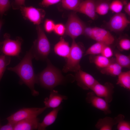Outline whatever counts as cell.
<instances>
[{"label":"cell","instance_id":"obj_1","mask_svg":"<svg viewBox=\"0 0 130 130\" xmlns=\"http://www.w3.org/2000/svg\"><path fill=\"white\" fill-rule=\"evenodd\" d=\"M34 58L31 48L27 52L24 57L17 65L8 68L7 69L16 73L19 77L21 82L30 90L32 95L38 96V92L34 88V85L38 83L37 75L35 73L32 60Z\"/></svg>","mask_w":130,"mask_h":130},{"label":"cell","instance_id":"obj_2","mask_svg":"<svg viewBox=\"0 0 130 130\" xmlns=\"http://www.w3.org/2000/svg\"><path fill=\"white\" fill-rule=\"evenodd\" d=\"M46 67L37 77L38 83L44 87L51 89L64 82L65 78L60 70L47 60Z\"/></svg>","mask_w":130,"mask_h":130},{"label":"cell","instance_id":"obj_3","mask_svg":"<svg viewBox=\"0 0 130 130\" xmlns=\"http://www.w3.org/2000/svg\"><path fill=\"white\" fill-rule=\"evenodd\" d=\"M37 39L33 42L31 49L34 57L37 59H45L49 54L51 50L50 43L42 26L37 25Z\"/></svg>","mask_w":130,"mask_h":130},{"label":"cell","instance_id":"obj_4","mask_svg":"<svg viewBox=\"0 0 130 130\" xmlns=\"http://www.w3.org/2000/svg\"><path fill=\"white\" fill-rule=\"evenodd\" d=\"M69 54L66 58V63L63 69L65 73L71 72L75 73L80 69V61L84 53V48L72 39Z\"/></svg>","mask_w":130,"mask_h":130},{"label":"cell","instance_id":"obj_5","mask_svg":"<svg viewBox=\"0 0 130 130\" xmlns=\"http://www.w3.org/2000/svg\"><path fill=\"white\" fill-rule=\"evenodd\" d=\"M3 38V40L0 42V53L10 57H18L21 51L22 39L17 37L15 39H12L7 33L4 34Z\"/></svg>","mask_w":130,"mask_h":130},{"label":"cell","instance_id":"obj_6","mask_svg":"<svg viewBox=\"0 0 130 130\" xmlns=\"http://www.w3.org/2000/svg\"><path fill=\"white\" fill-rule=\"evenodd\" d=\"M85 24L75 13L69 15L66 24L65 32L72 39L84 34L86 27Z\"/></svg>","mask_w":130,"mask_h":130},{"label":"cell","instance_id":"obj_7","mask_svg":"<svg viewBox=\"0 0 130 130\" xmlns=\"http://www.w3.org/2000/svg\"><path fill=\"white\" fill-rule=\"evenodd\" d=\"M84 34L96 42L107 45L112 44L115 40L114 37L109 31L99 27H86Z\"/></svg>","mask_w":130,"mask_h":130},{"label":"cell","instance_id":"obj_8","mask_svg":"<svg viewBox=\"0 0 130 130\" xmlns=\"http://www.w3.org/2000/svg\"><path fill=\"white\" fill-rule=\"evenodd\" d=\"M47 108H24L20 109L7 118L8 122L15 124L21 120L30 118L37 117Z\"/></svg>","mask_w":130,"mask_h":130},{"label":"cell","instance_id":"obj_9","mask_svg":"<svg viewBox=\"0 0 130 130\" xmlns=\"http://www.w3.org/2000/svg\"><path fill=\"white\" fill-rule=\"evenodd\" d=\"M20 9L25 20L37 25H40L43 22L46 15L45 11L43 9L32 6H22Z\"/></svg>","mask_w":130,"mask_h":130},{"label":"cell","instance_id":"obj_10","mask_svg":"<svg viewBox=\"0 0 130 130\" xmlns=\"http://www.w3.org/2000/svg\"><path fill=\"white\" fill-rule=\"evenodd\" d=\"M114 89V85L110 82H106L103 84L98 81L91 90L97 95L103 98L109 103L112 100Z\"/></svg>","mask_w":130,"mask_h":130},{"label":"cell","instance_id":"obj_11","mask_svg":"<svg viewBox=\"0 0 130 130\" xmlns=\"http://www.w3.org/2000/svg\"><path fill=\"white\" fill-rule=\"evenodd\" d=\"M130 23L126 15L121 12L113 16L107 22V25L110 31L119 32L124 30Z\"/></svg>","mask_w":130,"mask_h":130},{"label":"cell","instance_id":"obj_12","mask_svg":"<svg viewBox=\"0 0 130 130\" xmlns=\"http://www.w3.org/2000/svg\"><path fill=\"white\" fill-rule=\"evenodd\" d=\"M86 101L93 106L103 111L105 115L111 113L109 103L103 98L97 95L93 91L87 94Z\"/></svg>","mask_w":130,"mask_h":130},{"label":"cell","instance_id":"obj_13","mask_svg":"<svg viewBox=\"0 0 130 130\" xmlns=\"http://www.w3.org/2000/svg\"><path fill=\"white\" fill-rule=\"evenodd\" d=\"M75 73L74 79L77 84L84 90H91L98 81L91 75L81 69Z\"/></svg>","mask_w":130,"mask_h":130},{"label":"cell","instance_id":"obj_14","mask_svg":"<svg viewBox=\"0 0 130 130\" xmlns=\"http://www.w3.org/2000/svg\"><path fill=\"white\" fill-rule=\"evenodd\" d=\"M97 0H83L75 12L84 14L93 20H95L97 17L95 11Z\"/></svg>","mask_w":130,"mask_h":130},{"label":"cell","instance_id":"obj_15","mask_svg":"<svg viewBox=\"0 0 130 130\" xmlns=\"http://www.w3.org/2000/svg\"><path fill=\"white\" fill-rule=\"evenodd\" d=\"M124 116L121 114H119L114 118L106 117L99 119L95 127L100 130H111L114 125L117 124L121 120L124 119Z\"/></svg>","mask_w":130,"mask_h":130},{"label":"cell","instance_id":"obj_16","mask_svg":"<svg viewBox=\"0 0 130 130\" xmlns=\"http://www.w3.org/2000/svg\"><path fill=\"white\" fill-rule=\"evenodd\" d=\"M39 119L37 117L27 118L15 124L14 130H32L38 129Z\"/></svg>","mask_w":130,"mask_h":130},{"label":"cell","instance_id":"obj_17","mask_svg":"<svg viewBox=\"0 0 130 130\" xmlns=\"http://www.w3.org/2000/svg\"><path fill=\"white\" fill-rule=\"evenodd\" d=\"M67 99L66 96L59 94L58 91L53 90L51 92L49 97L45 99L44 103L47 108L54 109L59 107L63 101Z\"/></svg>","mask_w":130,"mask_h":130},{"label":"cell","instance_id":"obj_18","mask_svg":"<svg viewBox=\"0 0 130 130\" xmlns=\"http://www.w3.org/2000/svg\"><path fill=\"white\" fill-rule=\"evenodd\" d=\"M70 48L68 42L61 37L59 41L55 45L54 50L57 55L66 58L69 54Z\"/></svg>","mask_w":130,"mask_h":130},{"label":"cell","instance_id":"obj_19","mask_svg":"<svg viewBox=\"0 0 130 130\" xmlns=\"http://www.w3.org/2000/svg\"><path fill=\"white\" fill-rule=\"evenodd\" d=\"M60 109V107L59 106L53 109L46 115L42 122L39 123L37 129L45 130L47 127L53 123L56 120L58 112Z\"/></svg>","mask_w":130,"mask_h":130},{"label":"cell","instance_id":"obj_20","mask_svg":"<svg viewBox=\"0 0 130 130\" xmlns=\"http://www.w3.org/2000/svg\"><path fill=\"white\" fill-rule=\"evenodd\" d=\"M122 68L114 59L107 66L101 69L100 72L103 74L116 77L118 76L122 72Z\"/></svg>","mask_w":130,"mask_h":130},{"label":"cell","instance_id":"obj_21","mask_svg":"<svg viewBox=\"0 0 130 130\" xmlns=\"http://www.w3.org/2000/svg\"><path fill=\"white\" fill-rule=\"evenodd\" d=\"M91 55L89 57L90 61L101 69L106 67L113 61L101 54Z\"/></svg>","mask_w":130,"mask_h":130},{"label":"cell","instance_id":"obj_22","mask_svg":"<svg viewBox=\"0 0 130 130\" xmlns=\"http://www.w3.org/2000/svg\"><path fill=\"white\" fill-rule=\"evenodd\" d=\"M111 0H97L95 7L96 13L101 15L106 14L110 10Z\"/></svg>","mask_w":130,"mask_h":130},{"label":"cell","instance_id":"obj_23","mask_svg":"<svg viewBox=\"0 0 130 130\" xmlns=\"http://www.w3.org/2000/svg\"><path fill=\"white\" fill-rule=\"evenodd\" d=\"M117 84L129 90H130V71L122 72L118 76Z\"/></svg>","mask_w":130,"mask_h":130},{"label":"cell","instance_id":"obj_24","mask_svg":"<svg viewBox=\"0 0 130 130\" xmlns=\"http://www.w3.org/2000/svg\"><path fill=\"white\" fill-rule=\"evenodd\" d=\"M114 54L115 61L122 68H130V55H124L118 52H115Z\"/></svg>","mask_w":130,"mask_h":130},{"label":"cell","instance_id":"obj_25","mask_svg":"<svg viewBox=\"0 0 130 130\" xmlns=\"http://www.w3.org/2000/svg\"><path fill=\"white\" fill-rule=\"evenodd\" d=\"M106 45L103 43L97 42L88 48L84 55L101 54L104 48Z\"/></svg>","mask_w":130,"mask_h":130},{"label":"cell","instance_id":"obj_26","mask_svg":"<svg viewBox=\"0 0 130 130\" xmlns=\"http://www.w3.org/2000/svg\"><path fill=\"white\" fill-rule=\"evenodd\" d=\"M83 0H61L62 6L64 8L75 11Z\"/></svg>","mask_w":130,"mask_h":130},{"label":"cell","instance_id":"obj_27","mask_svg":"<svg viewBox=\"0 0 130 130\" xmlns=\"http://www.w3.org/2000/svg\"><path fill=\"white\" fill-rule=\"evenodd\" d=\"M126 2L125 0H113L110 3V10L116 13H120Z\"/></svg>","mask_w":130,"mask_h":130},{"label":"cell","instance_id":"obj_28","mask_svg":"<svg viewBox=\"0 0 130 130\" xmlns=\"http://www.w3.org/2000/svg\"><path fill=\"white\" fill-rule=\"evenodd\" d=\"M9 0H0V16L2 17L3 15L10 8L11 6Z\"/></svg>","mask_w":130,"mask_h":130},{"label":"cell","instance_id":"obj_29","mask_svg":"<svg viewBox=\"0 0 130 130\" xmlns=\"http://www.w3.org/2000/svg\"><path fill=\"white\" fill-rule=\"evenodd\" d=\"M11 58L0 53V67L4 72L6 66L10 63Z\"/></svg>","mask_w":130,"mask_h":130},{"label":"cell","instance_id":"obj_30","mask_svg":"<svg viewBox=\"0 0 130 130\" xmlns=\"http://www.w3.org/2000/svg\"><path fill=\"white\" fill-rule=\"evenodd\" d=\"M118 45L121 50H129L130 49V40L127 38L121 39L118 42Z\"/></svg>","mask_w":130,"mask_h":130},{"label":"cell","instance_id":"obj_31","mask_svg":"<svg viewBox=\"0 0 130 130\" xmlns=\"http://www.w3.org/2000/svg\"><path fill=\"white\" fill-rule=\"evenodd\" d=\"M55 25L53 20L46 19L45 20L44 24V29L47 32L50 33L53 31Z\"/></svg>","mask_w":130,"mask_h":130},{"label":"cell","instance_id":"obj_32","mask_svg":"<svg viewBox=\"0 0 130 130\" xmlns=\"http://www.w3.org/2000/svg\"><path fill=\"white\" fill-rule=\"evenodd\" d=\"M117 129L118 130H130V123L124 119L120 121L117 124Z\"/></svg>","mask_w":130,"mask_h":130},{"label":"cell","instance_id":"obj_33","mask_svg":"<svg viewBox=\"0 0 130 130\" xmlns=\"http://www.w3.org/2000/svg\"><path fill=\"white\" fill-rule=\"evenodd\" d=\"M65 26L63 24L59 23L55 24L53 31L55 33L59 36H62L65 32Z\"/></svg>","mask_w":130,"mask_h":130},{"label":"cell","instance_id":"obj_34","mask_svg":"<svg viewBox=\"0 0 130 130\" xmlns=\"http://www.w3.org/2000/svg\"><path fill=\"white\" fill-rule=\"evenodd\" d=\"M109 46L105 45L104 48L101 54L105 57L109 58L111 57L114 54L112 50Z\"/></svg>","mask_w":130,"mask_h":130},{"label":"cell","instance_id":"obj_35","mask_svg":"<svg viewBox=\"0 0 130 130\" xmlns=\"http://www.w3.org/2000/svg\"><path fill=\"white\" fill-rule=\"evenodd\" d=\"M25 0H13L11 4L12 8L13 9H20L22 6H25Z\"/></svg>","mask_w":130,"mask_h":130},{"label":"cell","instance_id":"obj_36","mask_svg":"<svg viewBox=\"0 0 130 130\" xmlns=\"http://www.w3.org/2000/svg\"><path fill=\"white\" fill-rule=\"evenodd\" d=\"M61 0H42L39 5L43 7H47L61 2Z\"/></svg>","mask_w":130,"mask_h":130},{"label":"cell","instance_id":"obj_37","mask_svg":"<svg viewBox=\"0 0 130 130\" xmlns=\"http://www.w3.org/2000/svg\"><path fill=\"white\" fill-rule=\"evenodd\" d=\"M14 124L8 122L7 124L4 125H0V130H13Z\"/></svg>","mask_w":130,"mask_h":130},{"label":"cell","instance_id":"obj_38","mask_svg":"<svg viewBox=\"0 0 130 130\" xmlns=\"http://www.w3.org/2000/svg\"><path fill=\"white\" fill-rule=\"evenodd\" d=\"M124 9L125 12L129 16L130 15V2H126L124 5Z\"/></svg>","mask_w":130,"mask_h":130},{"label":"cell","instance_id":"obj_39","mask_svg":"<svg viewBox=\"0 0 130 130\" xmlns=\"http://www.w3.org/2000/svg\"><path fill=\"white\" fill-rule=\"evenodd\" d=\"M4 73L0 67V81L2 79Z\"/></svg>","mask_w":130,"mask_h":130},{"label":"cell","instance_id":"obj_40","mask_svg":"<svg viewBox=\"0 0 130 130\" xmlns=\"http://www.w3.org/2000/svg\"><path fill=\"white\" fill-rule=\"evenodd\" d=\"M3 23V20L0 19V31Z\"/></svg>","mask_w":130,"mask_h":130},{"label":"cell","instance_id":"obj_41","mask_svg":"<svg viewBox=\"0 0 130 130\" xmlns=\"http://www.w3.org/2000/svg\"></svg>","mask_w":130,"mask_h":130}]
</instances>
